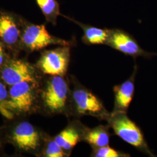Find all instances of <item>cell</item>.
<instances>
[{
    "instance_id": "9a60e30c",
    "label": "cell",
    "mask_w": 157,
    "mask_h": 157,
    "mask_svg": "<svg viewBox=\"0 0 157 157\" xmlns=\"http://www.w3.org/2000/svg\"><path fill=\"white\" fill-rule=\"evenodd\" d=\"M48 22L56 26L58 17L61 15L59 4L56 0H36Z\"/></svg>"
},
{
    "instance_id": "e0dca14e",
    "label": "cell",
    "mask_w": 157,
    "mask_h": 157,
    "mask_svg": "<svg viewBox=\"0 0 157 157\" xmlns=\"http://www.w3.org/2000/svg\"><path fill=\"white\" fill-rule=\"evenodd\" d=\"M91 157H130L128 154L111 148L109 146H106L99 148H93Z\"/></svg>"
},
{
    "instance_id": "5b68a950",
    "label": "cell",
    "mask_w": 157,
    "mask_h": 157,
    "mask_svg": "<svg viewBox=\"0 0 157 157\" xmlns=\"http://www.w3.org/2000/svg\"><path fill=\"white\" fill-rule=\"evenodd\" d=\"M73 44L49 33L44 25H36L23 18L21 34V49L27 53L41 50L51 45H69Z\"/></svg>"
},
{
    "instance_id": "6da1fadb",
    "label": "cell",
    "mask_w": 157,
    "mask_h": 157,
    "mask_svg": "<svg viewBox=\"0 0 157 157\" xmlns=\"http://www.w3.org/2000/svg\"><path fill=\"white\" fill-rule=\"evenodd\" d=\"M70 97V80L65 76L43 77L40 86L39 112L50 116L63 114L68 117Z\"/></svg>"
},
{
    "instance_id": "8fae6325",
    "label": "cell",
    "mask_w": 157,
    "mask_h": 157,
    "mask_svg": "<svg viewBox=\"0 0 157 157\" xmlns=\"http://www.w3.org/2000/svg\"><path fill=\"white\" fill-rule=\"evenodd\" d=\"M87 127L80 121L74 120L54 137L56 143L70 156L73 148L78 142L83 141V135Z\"/></svg>"
},
{
    "instance_id": "7c38bea8",
    "label": "cell",
    "mask_w": 157,
    "mask_h": 157,
    "mask_svg": "<svg viewBox=\"0 0 157 157\" xmlns=\"http://www.w3.org/2000/svg\"><path fill=\"white\" fill-rule=\"evenodd\" d=\"M135 75V71L124 83L114 87V108L112 113H127L134 95Z\"/></svg>"
},
{
    "instance_id": "d6986e66",
    "label": "cell",
    "mask_w": 157,
    "mask_h": 157,
    "mask_svg": "<svg viewBox=\"0 0 157 157\" xmlns=\"http://www.w3.org/2000/svg\"><path fill=\"white\" fill-rule=\"evenodd\" d=\"M12 56L6 47L0 41V69Z\"/></svg>"
},
{
    "instance_id": "277c9868",
    "label": "cell",
    "mask_w": 157,
    "mask_h": 157,
    "mask_svg": "<svg viewBox=\"0 0 157 157\" xmlns=\"http://www.w3.org/2000/svg\"><path fill=\"white\" fill-rule=\"evenodd\" d=\"M71 97L68 117L91 116L100 120H107L111 114L101 100L90 90L73 78L70 80Z\"/></svg>"
},
{
    "instance_id": "30bf717a",
    "label": "cell",
    "mask_w": 157,
    "mask_h": 157,
    "mask_svg": "<svg viewBox=\"0 0 157 157\" xmlns=\"http://www.w3.org/2000/svg\"><path fill=\"white\" fill-rule=\"evenodd\" d=\"M106 45L133 58L153 54L143 50L132 36L120 29H110Z\"/></svg>"
},
{
    "instance_id": "ffe728a7",
    "label": "cell",
    "mask_w": 157,
    "mask_h": 157,
    "mask_svg": "<svg viewBox=\"0 0 157 157\" xmlns=\"http://www.w3.org/2000/svg\"><path fill=\"white\" fill-rule=\"evenodd\" d=\"M5 142H6V141L4 139L2 129V128H0V151H1V150H2V148L3 147L4 144Z\"/></svg>"
},
{
    "instance_id": "ac0fdd59",
    "label": "cell",
    "mask_w": 157,
    "mask_h": 157,
    "mask_svg": "<svg viewBox=\"0 0 157 157\" xmlns=\"http://www.w3.org/2000/svg\"><path fill=\"white\" fill-rule=\"evenodd\" d=\"M9 95V87L0 79V113L2 115Z\"/></svg>"
},
{
    "instance_id": "7a4b0ae2",
    "label": "cell",
    "mask_w": 157,
    "mask_h": 157,
    "mask_svg": "<svg viewBox=\"0 0 157 157\" xmlns=\"http://www.w3.org/2000/svg\"><path fill=\"white\" fill-rule=\"evenodd\" d=\"M41 82H23L10 86L2 115L12 120L39 112Z\"/></svg>"
},
{
    "instance_id": "5bb4252c",
    "label": "cell",
    "mask_w": 157,
    "mask_h": 157,
    "mask_svg": "<svg viewBox=\"0 0 157 157\" xmlns=\"http://www.w3.org/2000/svg\"><path fill=\"white\" fill-rule=\"evenodd\" d=\"M109 128V125H99L93 129L86 128L83 141L90 144L92 148L108 146L111 136Z\"/></svg>"
},
{
    "instance_id": "ba28073f",
    "label": "cell",
    "mask_w": 157,
    "mask_h": 157,
    "mask_svg": "<svg viewBox=\"0 0 157 157\" xmlns=\"http://www.w3.org/2000/svg\"><path fill=\"white\" fill-rule=\"evenodd\" d=\"M71 58V46L59 47L43 51L36 63L43 75L65 76L67 73Z\"/></svg>"
},
{
    "instance_id": "8992f818",
    "label": "cell",
    "mask_w": 157,
    "mask_h": 157,
    "mask_svg": "<svg viewBox=\"0 0 157 157\" xmlns=\"http://www.w3.org/2000/svg\"><path fill=\"white\" fill-rule=\"evenodd\" d=\"M43 77L36 65L17 57L10 58L0 69V79L9 87L23 82H40Z\"/></svg>"
},
{
    "instance_id": "52a82bcc",
    "label": "cell",
    "mask_w": 157,
    "mask_h": 157,
    "mask_svg": "<svg viewBox=\"0 0 157 157\" xmlns=\"http://www.w3.org/2000/svg\"><path fill=\"white\" fill-rule=\"evenodd\" d=\"M22 17L0 10V41L11 54L17 57L21 49Z\"/></svg>"
},
{
    "instance_id": "3957f363",
    "label": "cell",
    "mask_w": 157,
    "mask_h": 157,
    "mask_svg": "<svg viewBox=\"0 0 157 157\" xmlns=\"http://www.w3.org/2000/svg\"><path fill=\"white\" fill-rule=\"evenodd\" d=\"M2 129L6 142L17 151L39 157L47 133L24 120H16Z\"/></svg>"
},
{
    "instance_id": "9c48e42d",
    "label": "cell",
    "mask_w": 157,
    "mask_h": 157,
    "mask_svg": "<svg viewBox=\"0 0 157 157\" xmlns=\"http://www.w3.org/2000/svg\"><path fill=\"white\" fill-rule=\"evenodd\" d=\"M106 121L115 134L123 140L137 148L146 147L140 129L128 117L127 113H111Z\"/></svg>"
},
{
    "instance_id": "4fadbf2b",
    "label": "cell",
    "mask_w": 157,
    "mask_h": 157,
    "mask_svg": "<svg viewBox=\"0 0 157 157\" xmlns=\"http://www.w3.org/2000/svg\"><path fill=\"white\" fill-rule=\"evenodd\" d=\"M61 15L75 23L82 29L83 31L82 41L84 44L87 45L106 44L109 37L110 29L98 28L89 25H85L73 19V18L63 15L62 14Z\"/></svg>"
},
{
    "instance_id": "2e32d148",
    "label": "cell",
    "mask_w": 157,
    "mask_h": 157,
    "mask_svg": "<svg viewBox=\"0 0 157 157\" xmlns=\"http://www.w3.org/2000/svg\"><path fill=\"white\" fill-rule=\"evenodd\" d=\"M64 150L54 139V137L46 134L44 141L41 148L39 157H69Z\"/></svg>"
}]
</instances>
